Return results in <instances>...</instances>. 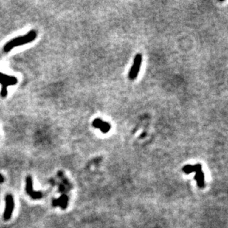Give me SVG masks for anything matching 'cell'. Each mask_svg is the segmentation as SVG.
<instances>
[{
	"mask_svg": "<svg viewBox=\"0 0 228 228\" xmlns=\"http://www.w3.org/2000/svg\"><path fill=\"white\" fill-rule=\"evenodd\" d=\"M26 192L32 199H41L43 196V193L40 191H34L32 187V179L31 176L26 177Z\"/></svg>",
	"mask_w": 228,
	"mask_h": 228,
	"instance_id": "cell-5",
	"label": "cell"
},
{
	"mask_svg": "<svg viewBox=\"0 0 228 228\" xmlns=\"http://www.w3.org/2000/svg\"><path fill=\"white\" fill-rule=\"evenodd\" d=\"M18 82L17 78L14 76H10L0 72V84L1 89L0 94L2 97H5L7 94V87L15 85Z\"/></svg>",
	"mask_w": 228,
	"mask_h": 228,
	"instance_id": "cell-2",
	"label": "cell"
},
{
	"mask_svg": "<svg viewBox=\"0 0 228 228\" xmlns=\"http://www.w3.org/2000/svg\"><path fill=\"white\" fill-rule=\"evenodd\" d=\"M92 126L95 128H99L103 133H108L111 126L108 122L103 121L100 118H95L92 122Z\"/></svg>",
	"mask_w": 228,
	"mask_h": 228,
	"instance_id": "cell-6",
	"label": "cell"
},
{
	"mask_svg": "<svg viewBox=\"0 0 228 228\" xmlns=\"http://www.w3.org/2000/svg\"><path fill=\"white\" fill-rule=\"evenodd\" d=\"M36 32L33 30H30L25 35H22V36L21 35V36L16 37V38H13L12 40L9 41L8 42L6 43L5 45L4 46V48H3V50L5 52H10V50H12L13 48L16 47V46L24 45V44L32 42V41H34L36 38Z\"/></svg>",
	"mask_w": 228,
	"mask_h": 228,
	"instance_id": "cell-1",
	"label": "cell"
},
{
	"mask_svg": "<svg viewBox=\"0 0 228 228\" xmlns=\"http://www.w3.org/2000/svg\"><path fill=\"white\" fill-rule=\"evenodd\" d=\"M68 204V196L65 194H62L61 197L58 199H53L52 201V206H61L62 209H65Z\"/></svg>",
	"mask_w": 228,
	"mask_h": 228,
	"instance_id": "cell-7",
	"label": "cell"
},
{
	"mask_svg": "<svg viewBox=\"0 0 228 228\" xmlns=\"http://www.w3.org/2000/svg\"><path fill=\"white\" fill-rule=\"evenodd\" d=\"M14 209V200L11 194H7L5 197V209L3 213V218L5 221L10 219Z\"/></svg>",
	"mask_w": 228,
	"mask_h": 228,
	"instance_id": "cell-4",
	"label": "cell"
},
{
	"mask_svg": "<svg viewBox=\"0 0 228 228\" xmlns=\"http://www.w3.org/2000/svg\"><path fill=\"white\" fill-rule=\"evenodd\" d=\"M4 176H2V175L0 173V184H1V183L4 182Z\"/></svg>",
	"mask_w": 228,
	"mask_h": 228,
	"instance_id": "cell-8",
	"label": "cell"
},
{
	"mask_svg": "<svg viewBox=\"0 0 228 228\" xmlns=\"http://www.w3.org/2000/svg\"><path fill=\"white\" fill-rule=\"evenodd\" d=\"M142 55L140 53H138L135 55L134 59V62H133V64L131 66V69L129 71V73H128V78L131 80H134L137 78L138 73L139 72V69H140L141 64H142Z\"/></svg>",
	"mask_w": 228,
	"mask_h": 228,
	"instance_id": "cell-3",
	"label": "cell"
}]
</instances>
